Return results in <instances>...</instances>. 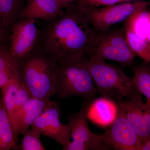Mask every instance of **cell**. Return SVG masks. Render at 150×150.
<instances>
[{
  "label": "cell",
  "mask_w": 150,
  "mask_h": 150,
  "mask_svg": "<svg viewBox=\"0 0 150 150\" xmlns=\"http://www.w3.org/2000/svg\"><path fill=\"white\" fill-rule=\"evenodd\" d=\"M96 34L85 7L73 3L40 28L34 50L51 56L56 63L79 61L91 55Z\"/></svg>",
  "instance_id": "6da1fadb"
},
{
  "label": "cell",
  "mask_w": 150,
  "mask_h": 150,
  "mask_svg": "<svg viewBox=\"0 0 150 150\" xmlns=\"http://www.w3.org/2000/svg\"><path fill=\"white\" fill-rule=\"evenodd\" d=\"M20 83L33 98L50 100L55 95L56 61L48 55L34 50L18 61Z\"/></svg>",
  "instance_id": "7a4b0ae2"
},
{
  "label": "cell",
  "mask_w": 150,
  "mask_h": 150,
  "mask_svg": "<svg viewBox=\"0 0 150 150\" xmlns=\"http://www.w3.org/2000/svg\"><path fill=\"white\" fill-rule=\"evenodd\" d=\"M86 63L97 93L116 101L127 97L129 99L142 98L137 90L131 78L123 69L107 64L105 61L91 55Z\"/></svg>",
  "instance_id": "3957f363"
},
{
  "label": "cell",
  "mask_w": 150,
  "mask_h": 150,
  "mask_svg": "<svg viewBox=\"0 0 150 150\" xmlns=\"http://www.w3.org/2000/svg\"><path fill=\"white\" fill-rule=\"evenodd\" d=\"M55 95L61 99L78 96L86 99L95 98L97 90L86 63V58L56 63Z\"/></svg>",
  "instance_id": "277c9868"
},
{
  "label": "cell",
  "mask_w": 150,
  "mask_h": 150,
  "mask_svg": "<svg viewBox=\"0 0 150 150\" xmlns=\"http://www.w3.org/2000/svg\"><path fill=\"white\" fill-rule=\"evenodd\" d=\"M91 55L103 61L117 62L122 69L132 67L136 56L126 40V30L123 26L96 32Z\"/></svg>",
  "instance_id": "5b68a950"
},
{
  "label": "cell",
  "mask_w": 150,
  "mask_h": 150,
  "mask_svg": "<svg viewBox=\"0 0 150 150\" xmlns=\"http://www.w3.org/2000/svg\"><path fill=\"white\" fill-rule=\"evenodd\" d=\"M91 99H86L79 110L69 118L72 142L63 146V150H107L111 149L102 135L94 134L88 123L87 110Z\"/></svg>",
  "instance_id": "8992f818"
},
{
  "label": "cell",
  "mask_w": 150,
  "mask_h": 150,
  "mask_svg": "<svg viewBox=\"0 0 150 150\" xmlns=\"http://www.w3.org/2000/svg\"><path fill=\"white\" fill-rule=\"evenodd\" d=\"M149 2L143 1L118 3L104 6H83L93 29L96 32H100L124 22L137 11L149 7Z\"/></svg>",
  "instance_id": "52a82bcc"
},
{
  "label": "cell",
  "mask_w": 150,
  "mask_h": 150,
  "mask_svg": "<svg viewBox=\"0 0 150 150\" xmlns=\"http://www.w3.org/2000/svg\"><path fill=\"white\" fill-rule=\"evenodd\" d=\"M36 21L33 19H22L15 22L8 28L6 43L11 55L17 61L35 49L40 33V28Z\"/></svg>",
  "instance_id": "ba28073f"
},
{
  "label": "cell",
  "mask_w": 150,
  "mask_h": 150,
  "mask_svg": "<svg viewBox=\"0 0 150 150\" xmlns=\"http://www.w3.org/2000/svg\"><path fill=\"white\" fill-rule=\"evenodd\" d=\"M60 115L59 103L50 100L30 127L64 146L70 142V129L68 124L61 122Z\"/></svg>",
  "instance_id": "9c48e42d"
},
{
  "label": "cell",
  "mask_w": 150,
  "mask_h": 150,
  "mask_svg": "<svg viewBox=\"0 0 150 150\" xmlns=\"http://www.w3.org/2000/svg\"><path fill=\"white\" fill-rule=\"evenodd\" d=\"M119 113L129 121L140 139V143L150 138V104L142 98L116 100Z\"/></svg>",
  "instance_id": "30bf717a"
},
{
  "label": "cell",
  "mask_w": 150,
  "mask_h": 150,
  "mask_svg": "<svg viewBox=\"0 0 150 150\" xmlns=\"http://www.w3.org/2000/svg\"><path fill=\"white\" fill-rule=\"evenodd\" d=\"M102 137L111 149L137 150L140 139L129 121L118 113L115 121L108 127Z\"/></svg>",
  "instance_id": "8fae6325"
},
{
  "label": "cell",
  "mask_w": 150,
  "mask_h": 150,
  "mask_svg": "<svg viewBox=\"0 0 150 150\" xmlns=\"http://www.w3.org/2000/svg\"><path fill=\"white\" fill-rule=\"evenodd\" d=\"M50 100L32 98L15 113L11 124L17 144L19 135H23L29 129Z\"/></svg>",
  "instance_id": "7c38bea8"
},
{
  "label": "cell",
  "mask_w": 150,
  "mask_h": 150,
  "mask_svg": "<svg viewBox=\"0 0 150 150\" xmlns=\"http://www.w3.org/2000/svg\"><path fill=\"white\" fill-rule=\"evenodd\" d=\"M118 113L119 107L116 101L102 96L91 100L86 116L88 119L94 124L106 128L115 121Z\"/></svg>",
  "instance_id": "4fadbf2b"
},
{
  "label": "cell",
  "mask_w": 150,
  "mask_h": 150,
  "mask_svg": "<svg viewBox=\"0 0 150 150\" xmlns=\"http://www.w3.org/2000/svg\"><path fill=\"white\" fill-rule=\"evenodd\" d=\"M64 9L59 0H28L21 14L20 18L49 21L59 16Z\"/></svg>",
  "instance_id": "5bb4252c"
},
{
  "label": "cell",
  "mask_w": 150,
  "mask_h": 150,
  "mask_svg": "<svg viewBox=\"0 0 150 150\" xmlns=\"http://www.w3.org/2000/svg\"><path fill=\"white\" fill-rule=\"evenodd\" d=\"M149 8L142 9L132 14L123 22V27L143 40L150 42V12Z\"/></svg>",
  "instance_id": "9a60e30c"
},
{
  "label": "cell",
  "mask_w": 150,
  "mask_h": 150,
  "mask_svg": "<svg viewBox=\"0 0 150 150\" xmlns=\"http://www.w3.org/2000/svg\"><path fill=\"white\" fill-rule=\"evenodd\" d=\"M16 79H19L18 61L5 43L0 45V90L9 81Z\"/></svg>",
  "instance_id": "2e32d148"
},
{
  "label": "cell",
  "mask_w": 150,
  "mask_h": 150,
  "mask_svg": "<svg viewBox=\"0 0 150 150\" xmlns=\"http://www.w3.org/2000/svg\"><path fill=\"white\" fill-rule=\"evenodd\" d=\"M12 126L0 97V150L17 149Z\"/></svg>",
  "instance_id": "e0dca14e"
},
{
  "label": "cell",
  "mask_w": 150,
  "mask_h": 150,
  "mask_svg": "<svg viewBox=\"0 0 150 150\" xmlns=\"http://www.w3.org/2000/svg\"><path fill=\"white\" fill-rule=\"evenodd\" d=\"M23 0H0V26L8 29L20 18Z\"/></svg>",
  "instance_id": "ac0fdd59"
},
{
  "label": "cell",
  "mask_w": 150,
  "mask_h": 150,
  "mask_svg": "<svg viewBox=\"0 0 150 150\" xmlns=\"http://www.w3.org/2000/svg\"><path fill=\"white\" fill-rule=\"evenodd\" d=\"M134 74L131 78L132 82L139 92L146 98L147 104H150V63L144 62L141 64H134L131 67Z\"/></svg>",
  "instance_id": "d6986e66"
},
{
  "label": "cell",
  "mask_w": 150,
  "mask_h": 150,
  "mask_svg": "<svg viewBox=\"0 0 150 150\" xmlns=\"http://www.w3.org/2000/svg\"><path fill=\"white\" fill-rule=\"evenodd\" d=\"M20 84L19 79H13L1 89L2 99L11 123L14 114L16 96Z\"/></svg>",
  "instance_id": "ffe728a7"
},
{
  "label": "cell",
  "mask_w": 150,
  "mask_h": 150,
  "mask_svg": "<svg viewBox=\"0 0 150 150\" xmlns=\"http://www.w3.org/2000/svg\"><path fill=\"white\" fill-rule=\"evenodd\" d=\"M125 30L126 40L131 50L144 62L150 63V42L140 38L129 30Z\"/></svg>",
  "instance_id": "44dd1931"
},
{
  "label": "cell",
  "mask_w": 150,
  "mask_h": 150,
  "mask_svg": "<svg viewBox=\"0 0 150 150\" xmlns=\"http://www.w3.org/2000/svg\"><path fill=\"white\" fill-rule=\"evenodd\" d=\"M41 134L33 128L29 129L23 134L21 149L22 150H45L40 139Z\"/></svg>",
  "instance_id": "7402d4cb"
},
{
  "label": "cell",
  "mask_w": 150,
  "mask_h": 150,
  "mask_svg": "<svg viewBox=\"0 0 150 150\" xmlns=\"http://www.w3.org/2000/svg\"><path fill=\"white\" fill-rule=\"evenodd\" d=\"M32 98V95L27 88L21 83L16 96L14 114Z\"/></svg>",
  "instance_id": "603a6c76"
},
{
  "label": "cell",
  "mask_w": 150,
  "mask_h": 150,
  "mask_svg": "<svg viewBox=\"0 0 150 150\" xmlns=\"http://www.w3.org/2000/svg\"><path fill=\"white\" fill-rule=\"evenodd\" d=\"M120 1L121 0H76L74 3L85 6L100 7L118 4Z\"/></svg>",
  "instance_id": "cb8c5ba5"
},
{
  "label": "cell",
  "mask_w": 150,
  "mask_h": 150,
  "mask_svg": "<svg viewBox=\"0 0 150 150\" xmlns=\"http://www.w3.org/2000/svg\"><path fill=\"white\" fill-rule=\"evenodd\" d=\"M8 33V28H4L0 26V45L6 43Z\"/></svg>",
  "instance_id": "d4e9b609"
},
{
  "label": "cell",
  "mask_w": 150,
  "mask_h": 150,
  "mask_svg": "<svg viewBox=\"0 0 150 150\" xmlns=\"http://www.w3.org/2000/svg\"><path fill=\"white\" fill-rule=\"evenodd\" d=\"M150 138L140 143L138 150H150Z\"/></svg>",
  "instance_id": "484cf974"
},
{
  "label": "cell",
  "mask_w": 150,
  "mask_h": 150,
  "mask_svg": "<svg viewBox=\"0 0 150 150\" xmlns=\"http://www.w3.org/2000/svg\"><path fill=\"white\" fill-rule=\"evenodd\" d=\"M59 1L63 8L64 9L74 3L76 0H59Z\"/></svg>",
  "instance_id": "4316f807"
},
{
  "label": "cell",
  "mask_w": 150,
  "mask_h": 150,
  "mask_svg": "<svg viewBox=\"0 0 150 150\" xmlns=\"http://www.w3.org/2000/svg\"><path fill=\"white\" fill-rule=\"evenodd\" d=\"M143 1V0H121L119 3L128 2L139 1Z\"/></svg>",
  "instance_id": "83f0119b"
}]
</instances>
